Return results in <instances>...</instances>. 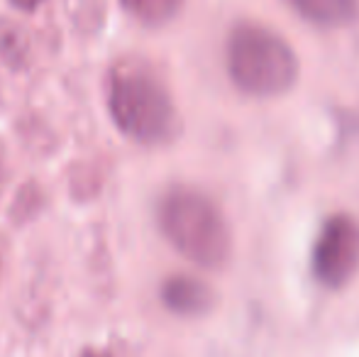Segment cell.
<instances>
[{
	"label": "cell",
	"mask_w": 359,
	"mask_h": 357,
	"mask_svg": "<svg viewBox=\"0 0 359 357\" xmlns=\"http://www.w3.org/2000/svg\"><path fill=\"white\" fill-rule=\"evenodd\" d=\"M105 98L115 128L140 144H166L181 120L164 81L144 62H118L105 79Z\"/></svg>",
	"instance_id": "obj_1"
},
{
	"label": "cell",
	"mask_w": 359,
	"mask_h": 357,
	"mask_svg": "<svg viewBox=\"0 0 359 357\" xmlns=\"http://www.w3.org/2000/svg\"><path fill=\"white\" fill-rule=\"evenodd\" d=\"M159 228L184 257L205 269L222 267L230 257V230L220 208L205 194L174 186L159 201Z\"/></svg>",
	"instance_id": "obj_2"
},
{
	"label": "cell",
	"mask_w": 359,
	"mask_h": 357,
	"mask_svg": "<svg viewBox=\"0 0 359 357\" xmlns=\"http://www.w3.org/2000/svg\"><path fill=\"white\" fill-rule=\"evenodd\" d=\"M227 69L235 86L250 95H279L298 79V59L288 42L252 22L240 25L230 34Z\"/></svg>",
	"instance_id": "obj_3"
},
{
	"label": "cell",
	"mask_w": 359,
	"mask_h": 357,
	"mask_svg": "<svg viewBox=\"0 0 359 357\" xmlns=\"http://www.w3.org/2000/svg\"><path fill=\"white\" fill-rule=\"evenodd\" d=\"M359 269V223L352 215L325 220L313 250V271L330 289L345 286Z\"/></svg>",
	"instance_id": "obj_4"
},
{
	"label": "cell",
	"mask_w": 359,
	"mask_h": 357,
	"mask_svg": "<svg viewBox=\"0 0 359 357\" xmlns=\"http://www.w3.org/2000/svg\"><path fill=\"white\" fill-rule=\"evenodd\" d=\"M161 301L166 304V309L179 316H201L213 309L215 294L205 281L196 279V276L176 274L161 286Z\"/></svg>",
	"instance_id": "obj_5"
},
{
	"label": "cell",
	"mask_w": 359,
	"mask_h": 357,
	"mask_svg": "<svg viewBox=\"0 0 359 357\" xmlns=\"http://www.w3.org/2000/svg\"><path fill=\"white\" fill-rule=\"evenodd\" d=\"M298 13L320 27L350 25L359 13V0H293Z\"/></svg>",
	"instance_id": "obj_6"
},
{
	"label": "cell",
	"mask_w": 359,
	"mask_h": 357,
	"mask_svg": "<svg viewBox=\"0 0 359 357\" xmlns=\"http://www.w3.org/2000/svg\"><path fill=\"white\" fill-rule=\"evenodd\" d=\"M0 59L13 69H22L29 59V39L13 20H0Z\"/></svg>",
	"instance_id": "obj_7"
},
{
	"label": "cell",
	"mask_w": 359,
	"mask_h": 357,
	"mask_svg": "<svg viewBox=\"0 0 359 357\" xmlns=\"http://www.w3.org/2000/svg\"><path fill=\"white\" fill-rule=\"evenodd\" d=\"M135 20L144 25H164L181 10L184 0H120Z\"/></svg>",
	"instance_id": "obj_8"
},
{
	"label": "cell",
	"mask_w": 359,
	"mask_h": 357,
	"mask_svg": "<svg viewBox=\"0 0 359 357\" xmlns=\"http://www.w3.org/2000/svg\"><path fill=\"white\" fill-rule=\"evenodd\" d=\"M10 3H13L18 10H22V13H32V10H37L44 0H10Z\"/></svg>",
	"instance_id": "obj_9"
},
{
	"label": "cell",
	"mask_w": 359,
	"mask_h": 357,
	"mask_svg": "<svg viewBox=\"0 0 359 357\" xmlns=\"http://www.w3.org/2000/svg\"><path fill=\"white\" fill-rule=\"evenodd\" d=\"M79 357H110V355L105 350H83Z\"/></svg>",
	"instance_id": "obj_10"
},
{
	"label": "cell",
	"mask_w": 359,
	"mask_h": 357,
	"mask_svg": "<svg viewBox=\"0 0 359 357\" xmlns=\"http://www.w3.org/2000/svg\"><path fill=\"white\" fill-rule=\"evenodd\" d=\"M0 179H3V152H0Z\"/></svg>",
	"instance_id": "obj_11"
}]
</instances>
